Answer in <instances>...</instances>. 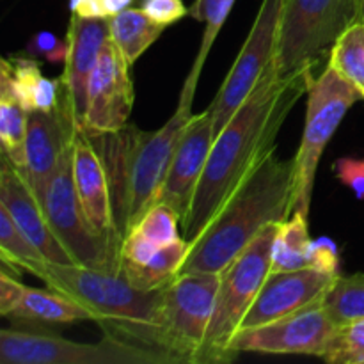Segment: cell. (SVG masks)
Instances as JSON below:
<instances>
[{"label":"cell","mask_w":364,"mask_h":364,"mask_svg":"<svg viewBox=\"0 0 364 364\" xmlns=\"http://www.w3.org/2000/svg\"><path fill=\"white\" fill-rule=\"evenodd\" d=\"M315 77L304 71L283 78L272 63L244 105L217 134L188 215L181 223L183 238L194 242L247 174L276 149L277 134Z\"/></svg>","instance_id":"6da1fadb"},{"label":"cell","mask_w":364,"mask_h":364,"mask_svg":"<svg viewBox=\"0 0 364 364\" xmlns=\"http://www.w3.org/2000/svg\"><path fill=\"white\" fill-rule=\"evenodd\" d=\"M295 160L265 156L192 242L181 272H223L270 224L294 213Z\"/></svg>","instance_id":"7a4b0ae2"},{"label":"cell","mask_w":364,"mask_h":364,"mask_svg":"<svg viewBox=\"0 0 364 364\" xmlns=\"http://www.w3.org/2000/svg\"><path fill=\"white\" fill-rule=\"evenodd\" d=\"M192 100L180 98L176 112L155 132H141L134 124L116 134H84L100 149L112 191L114 215L121 237L137 224L155 203L174 151L191 121Z\"/></svg>","instance_id":"3957f363"},{"label":"cell","mask_w":364,"mask_h":364,"mask_svg":"<svg viewBox=\"0 0 364 364\" xmlns=\"http://www.w3.org/2000/svg\"><path fill=\"white\" fill-rule=\"evenodd\" d=\"M41 279L52 290L80 302L105 334L169 355L164 288L144 291L128 283L121 272L110 274L82 265L53 263H48Z\"/></svg>","instance_id":"277c9868"},{"label":"cell","mask_w":364,"mask_h":364,"mask_svg":"<svg viewBox=\"0 0 364 364\" xmlns=\"http://www.w3.org/2000/svg\"><path fill=\"white\" fill-rule=\"evenodd\" d=\"M279 224H270L255 242L220 272L212 322L198 364L230 363L233 341L256 295L272 270V249Z\"/></svg>","instance_id":"5b68a950"},{"label":"cell","mask_w":364,"mask_h":364,"mask_svg":"<svg viewBox=\"0 0 364 364\" xmlns=\"http://www.w3.org/2000/svg\"><path fill=\"white\" fill-rule=\"evenodd\" d=\"M358 21L355 0H284L274 68L279 77L315 73L334 43Z\"/></svg>","instance_id":"8992f818"},{"label":"cell","mask_w":364,"mask_h":364,"mask_svg":"<svg viewBox=\"0 0 364 364\" xmlns=\"http://www.w3.org/2000/svg\"><path fill=\"white\" fill-rule=\"evenodd\" d=\"M39 203L50 228L70 252L75 265L110 274L121 272L123 238L100 233L87 219L78 199L73 180V146L50 178Z\"/></svg>","instance_id":"52a82bcc"},{"label":"cell","mask_w":364,"mask_h":364,"mask_svg":"<svg viewBox=\"0 0 364 364\" xmlns=\"http://www.w3.org/2000/svg\"><path fill=\"white\" fill-rule=\"evenodd\" d=\"M306 95H308V107H306L304 134L294 156V212L309 215L313 187H315L316 171H318L323 149L336 134L338 127L347 116L350 107L364 98L331 64H326V68L313 78Z\"/></svg>","instance_id":"ba28073f"},{"label":"cell","mask_w":364,"mask_h":364,"mask_svg":"<svg viewBox=\"0 0 364 364\" xmlns=\"http://www.w3.org/2000/svg\"><path fill=\"white\" fill-rule=\"evenodd\" d=\"M2 364H178L164 352L149 350L103 333L98 343H80L63 336L4 329Z\"/></svg>","instance_id":"9c48e42d"},{"label":"cell","mask_w":364,"mask_h":364,"mask_svg":"<svg viewBox=\"0 0 364 364\" xmlns=\"http://www.w3.org/2000/svg\"><path fill=\"white\" fill-rule=\"evenodd\" d=\"M219 284V272H181L164 287L166 345L178 363H199Z\"/></svg>","instance_id":"30bf717a"},{"label":"cell","mask_w":364,"mask_h":364,"mask_svg":"<svg viewBox=\"0 0 364 364\" xmlns=\"http://www.w3.org/2000/svg\"><path fill=\"white\" fill-rule=\"evenodd\" d=\"M284 0H262L251 32L230 73L224 78L219 92L208 110L212 112L215 137L251 96L263 75L272 66L279 36L281 13Z\"/></svg>","instance_id":"8fae6325"},{"label":"cell","mask_w":364,"mask_h":364,"mask_svg":"<svg viewBox=\"0 0 364 364\" xmlns=\"http://www.w3.org/2000/svg\"><path fill=\"white\" fill-rule=\"evenodd\" d=\"M334 329L336 323L326 311L320 299L283 318L240 331L233 341V354L256 352L272 355L322 358Z\"/></svg>","instance_id":"7c38bea8"},{"label":"cell","mask_w":364,"mask_h":364,"mask_svg":"<svg viewBox=\"0 0 364 364\" xmlns=\"http://www.w3.org/2000/svg\"><path fill=\"white\" fill-rule=\"evenodd\" d=\"M130 64L112 39H107L91 75L85 110V134H116L128 127L134 109V82Z\"/></svg>","instance_id":"4fadbf2b"},{"label":"cell","mask_w":364,"mask_h":364,"mask_svg":"<svg viewBox=\"0 0 364 364\" xmlns=\"http://www.w3.org/2000/svg\"><path fill=\"white\" fill-rule=\"evenodd\" d=\"M63 82V80H60ZM78 128L71 112L66 91H60L59 103L50 112H28L27 164L18 169L31 185L38 199H41L50 178L71 149Z\"/></svg>","instance_id":"5bb4252c"},{"label":"cell","mask_w":364,"mask_h":364,"mask_svg":"<svg viewBox=\"0 0 364 364\" xmlns=\"http://www.w3.org/2000/svg\"><path fill=\"white\" fill-rule=\"evenodd\" d=\"M213 141H215V130H213L212 112L206 109L205 112L194 114L185 127L162 188L156 194L155 203H164L176 210L178 215L181 217V223L188 215Z\"/></svg>","instance_id":"9a60e30c"},{"label":"cell","mask_w":364,"mask_h":364,"mask_svg":"<svg viewBox=\"0 0 364 364\" xmlns=\"http://www.w3.org/2000/svg\"><path fill=\"white\" fill-rule=\"evenodd\" d=\"M338 276L315 269L270 272L245 315L240 331L274 322L320 301Z\"/></svg>","instance_id":"2e32d148"},{"label":"cell","mask_w":364,"mask_h":364,"mask_svg":"<svg viewBox=\"0 0 364 364\" xmlns=\"http://www.w3.org/2000/svg\"><path fill=\"white\" fill-rule=\"evenodd\" d=\"M66 39L68 55L64 60L60 80L70 100L75 123L80 132L84 127L85 110H87L89 80H91L103 45L109 39V20L71 14Z\"/></svg>","instance_id":"e0dca14e"},{"label":"cell","mask_w":364,"mask_h":364,"mask_svg":"<svg viewBox=\"0 0 364 364\" xmlns=\"http://www.w3.org/2000/svg\"><path fill=\"white\" fill-rule=\"evenodd\" d=\"M0 205L9 212L16 226L34 242L36 247L53 265H75L59 238L50 228L46 213L23 174L2 155L0 167Z\"/></svg>","instance_id":"ac0fdd59"},{"label":"cell","mask_w":364,"mask_h":364,"mask_svg":"<svg viewBox=\"0 0 364 364\" xmlns=\"http://www.w3.org/2000/svg\"><path fill=\"white\" fill-rule=\"evenodd\" d=\"M73 180L82 208L92 226L103 235L123 238L116 226L109 173L84 132H77L73 141Z\"/></svg>","instance_id":"d6986e66"},{"label":"cell","mask_w":364,"mask_h":364,"mask_svg":"<svg viewBox=\"0 0 364 364\" xmlns=\"http://www.w3.org/2000/svg\"><path fill=\"white\" fill-rule=\"evenodd\" d=\"M0 71L9 77L18 100L28 112H50L59 103L63 82L60 78H46L38 59L7 55L0 63Z\"/></svg>","instance_id":"ffe728a7"},{"label":"cell","mask_w":364,"mask_h":364,"mask_svg":"<svg viewBox=\"0 0 364 364\" xmlns=\"http://www.w3.org/2000/svg\"><path fill=\"white\" fill-rule=\"evenodd\" d=\"M7 318L21 320V322L32 323H77V322H92V315L75 299L52 290H39V288H25L20 304L14 308Z\"/></svg>","instance_id":"44dd1931"},{"label":"cell","mask_w":364,"mask_h":364,"mask_svg":"<svg viewBox=\"0 0 364 364\" xmlns=\"http://www.w3.org/2000/svg\"><path fill=\"white\" fill-rule=\"evenodd\" d=\"M28 110L21 105L9 77L0 71V142L4 155L16 169L27 164Z\"/></svg>","instance_id":"7402d4cb"},{"label":"cell","mask_w":364,"mask_h":364,"mask_svg":"<svg viewBox=\"0 0 364 364\" xmlns=\"http://www.w3.org/2000/svg\"><path fill=\"white\" fill-rule=\"evenodd\" d=\"M166 27L155 23L144 11L139 7H128L109 18V38L116 43L124 60L130 66L137 63L139 57L159 41Z\"/></svg>","instance_id":"603a6c76"},{"label":"cell","mask_w":364,"mask_h":364,"mask_svg":"<svg viewBox=\"0 0 364 364\" xmlns=\"http://www.w3.org/2000/svg\"><path fill=\"white\" fill-rule=\"evenodd\" d=\"M192 251V242L180 237L178 240L164 245L156 255L142 267H121V274L128 283L144 291L160 290L167 287L178 274H181L185 262Z\"/></svg>","instance_id":"cb8c5ba5"},{"label":"cell","mask_w":364,"mask_h":364,"mask_svg":"<svg viewBox=\"0 0 364 364\" xmlns=\"http://www.w3.org/2000/svg\"><path fill=\"white\" fill-rule=\"evenodd\" d=\"M235 2L237 0H194L192 6L188 7V16L205 23V32H203L198 57H196L194 64H192L191 71H188L187 78H185L180 98L194 100L196 87H198V82L199 77H201L203 66L206 63V57H208L210 50H212L213 43H215L217 36H219L220 28H223L224 21L230 16Z\"/></svg>","instance_id":"d4e9b609"},{"label":"cell","mask_w":364,"mask_h":364,"mask_svg":"<svg viewBox=\"0 0 364 364\" xmlns=\"http://www.w3.org/2000/svg\"><path fill=\"white\" fill-rule=\"evenodd\" d=\"M309 245H311V237H309L308 213L294 212L287 223H281L277 228L270 272L309 269Z\"/></svg>","instance_id":"484cf974"},{"label":"cell","mask_w":364,"mask_h":364,"mask_svg":"<svg viewBox=\"0 0 364 364\" xmlns=\"http://www.w3.org/2000/svg\"><path fill=\"white\" fill-rule=\"evenodd\" d=\"M0 255L4 265L14 272H27L41 277L48 267V259L34 245L31 238L16 226L13 217L0 205Z\"/></svg>","instance_id":"4316f807"},{"label":"cell","mask_w":364,"mask_h":364,"mask_svg":"<svg viewBox=\"0 0 364 364\" xmlns=\"http://www.w3.org/2000/svg\"><path fill=\"white\" fill-rule=\"evenodd\" d=\"M322 302L336 326L364 318V274H340L326 291Z\"/></svg>","instance_id":"83f0119b"},{"label":"cell","mask_w":364,"mask_h":364,"mask_svg":"<svg viewBox=\"0 0 364 364\" xmlns=\"http://www.w3.org/2000/svg\"><path fill=\"white\" fill-rule=\"evenodd\" d=\"M327 64L347 78L364 98V23L355 21L334 43Z\"/></svg>","instance_id":"f1b7e54d"},{"label":"cell","mask_w":364,"mask_h":364,"mask_svg":"<svg viewBox=\"0 0 364 364\" xmlns=\"http://www.w3.org/2000/svg\"><path fill=\"white\" fill-rule=\"evenodd\" d=\"M322 359L334 364H364V318L336 326Z\"/></svg>","instance_id":"f546056e"},{"label":"cell","mask_w":364,"mask_h":364,"mask_svg":"<svg viewBox=\"0 0 364 364\" xmlns=\"http://www.w3.org/2000/svg\"><path fill=\"white\" fill-rule=\"evenodd\" d=\"M180 224L181 217L178 215L176 210L164 205V203H155V205H151L144 213H142V217L137 220V224L132 228H135L139 233L144 235V237L148 238V240H151L155 245L164 247V245L171 244V242L180 238V231H178V226H180Z\"/></svg>","instance_id":"4dcf8cb0"},{"label":"cell","mask_w":364,"mask_h":364,"mask_svg":"<svg viewBox=\"0 0 364 364\" xmlns=\"http://www.w3.org/2000/svg\"><path fill=\"white\" fill-rule=\"evenodd\" d=\"M25 55L32 59H45L46 63H64L68 55V39L57 38L50 31H39L28 39Z\"/></svg>","instance_id":"1f68e13d"},{"label":"cell","mask_w":364,"mask_h":364,"mask_svg":"<svg viewBox=\"0 0 364 364\" xmlns=\"http://www.w3.org/2000/svg\"><path fill=\"white\" fill-rule=\"evenodd\" d=\"M159 245L132 228L121 242V267H142L156 255Z\"/></svg>","instance_id":"d6a6232c"},{"label":"cell","mask_w":364,"mask_h":364,"mask_svg":"<svg viewBox=\"0 0 364 364\" xmlns=\"http://www.w3.org/2000/svg\"><path fill=\"white\" fill-rule=\"evenodd\" d=\"M308 267L320 270V272L338 276L340 274V249H338V245L329 237H320L316 240H311Z\"/></svg>","instance_id":"836d02e7"},{"label":"cell","mask_w":364,"mask_h":364,"mask_svg":"<svg viewBox=\"0 0 364 364\" xmlns=\"http://www.w3.org/2000/svg\"><path fill=\"white\" fill-rule=\"evenodd\" d=\"M141 9L162 27L176 23L188 14L183 0H141Z\"/></svg>","instance_id":"e575fe53"},{"label":"cell","mask_w":364,"mask_h":364,"mask_svg":"<svg viewBox=\"0 0 364 364\" xmlns=\"http://www.w3.org/2000/svg\"><path fill=\"white\" fill-rule=\"evenodd\" d=\"M336 178L347 185L359 201L364 199V156H343L333 166Z\"/></svg>","instance_id":"d590c367"},{"label":"cell","mask_w":364,"mask_h":364,"mask_svg":"<svg viewBox=\"0 0 364 364\" xmlns=\"http://www.w3.org/2000/svg\"><path fill=\"white\" fill-rule=\"evenodd\" d=\"M25 288H27L25 284L9 276L6 270L0 274V315L7 318L14 311V308L20 304L21 297H23Z\"/></svg>","instance_id":"8d00e7d4"},{"label":"cell","mask_w":364,"mask_h":364,"mask_svg":"<svg viewBox=\"0 0 364 364\" xmlns=\"http://www.w3.org/2000/svg\"><path fill=\"white\" fill-rule=\"evenodd\" d=\"M71 14H77L82 18H105V7L103 0H68Z\"/></svg>","instance_id":"74e56055"},{"label":"cell","mask_w":364,"mask_h":364,"mask_svg":"<svg viewBox=\"0 0 364 364\" xmlns=\"http://www.w3.org/2000/svg\"><path fill=\"white\" fill-rule=\"evenodd\" d=\"M132 2H134V0H103V7H105L107 20H109V18H112L114 14L128 9V7L132 6Z\"/></svg>","instance_id":"f35d334b"},{"label":"cell","mask_w":364,"mask_h":364,"mask_svg":"<svg viewBox=\"0 0 364 364\" xmlns=\"http://www.w3.org/2000/svg\"><path fill=\"white\" fill-rule=\"evenodd\" d=\"M358 2V21L364 23V0H355Z\"/></svg>","instance_id":"ab89813d"}]
</instances>
